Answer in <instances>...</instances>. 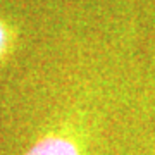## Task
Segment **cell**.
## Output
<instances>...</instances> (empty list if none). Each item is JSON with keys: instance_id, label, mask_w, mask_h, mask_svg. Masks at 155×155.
<instances>
[{"instance_id": "7a4b0ae2", "label": "cell", "mask_w": 155, "mask_h": 155, "mask_svg": "<svg viewBox=\"0 0 155 155\" xmlns=\"http://www.w3.org/2000/svg\"><path fill=\"white\" fill-rule=\"evenodd\" d=\"M5 47H7V29H5V26L0 22V55L5 52Z\"/></svg>"}, {"instance_id": "6da1fadb", "label": "cell", "mask_w": 155, "mask_h": 155, "mask_svg": "<svg viewBox=\"0 0 155 155\" xmlns=\"http://www.w3.org/2000/svg\"><path fill=\"white\" fill-rule=\"evenodd\" d=\"M26 155H79L78 147L64 136H47Z\"/></svg>"}]
</instances>
